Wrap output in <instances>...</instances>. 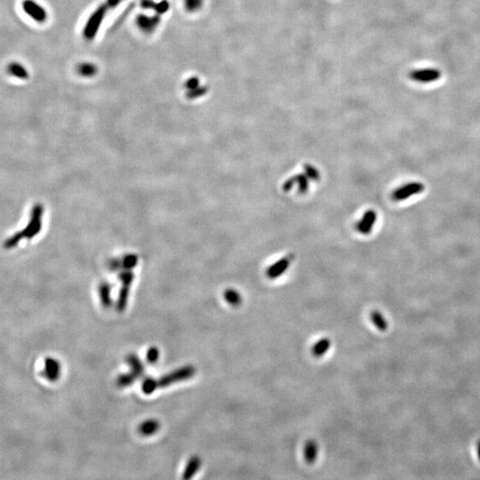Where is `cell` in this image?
Returning <instances> with one entry per match:
<instances>
[{
  "mask_svg": "<svg viewBox=\"0 0 480 480\" xmlns=\"http://www.w3.org/2000/svg\"><path fill=\"white\" fill-rule=\"evenodd\" d=\"M196 373V369L193 366H185V367H180L178 369L174 370L173 372L165 374L164 376L158 379V387L159 388H165V387L170 386L176 382L184 381L189 379L194 376Z\"/></svg>",
  "mask_w": 480,
  "mask_h": 480,
  "instance_id": "6da1fadb",
  "label": "cell"
},
{
  "mask_svg": "<svg viewBox=\"0 0 480 480\" xmlns=\"http://www.w3.org/2000/svg\"><path fill=\"white\" fill-rule=\"evenodd\" d=\"M424 190L425 186L424 184L420 182H412L395 188L391 193V199L395 202L404 201L412 198L414 195L423 193Z\"/></svg>",
  "mask_w": 480,
  "mask_h": 480,
  "instance_id": "7a4b0ae2",
  "label": "cell"
},
{
  "mask_svg": "<svg viewBox=\"0 0 480 480\" xmlns=\"http://www.w3.org/2000/svg\"><path fill=\"white\" fill-rule=\"evenodd\" d=\"M408 75L410 79L415 82L428 84L439 80L441 78V71L435 68H426L411 71Z\"/></svg>",
  "mask_w": 480,
  "mask_h": 480,
  "instance_id": "3957f363",
  "label": "cell"
},
{
  "mask_svg": "<svg viewBox=\"0 0 480 480\" xmlns=\"http://www.w3.org/2000/svg\"><path fill=\"white\" fill-rule=\"evenodd\" d=\"M22 7L24 13L28 14L31 19L36 21L37 23L41 24L47 20V11L34 0H24L22 3Z\"/></svg>",
  "mask_w": 480,
  "mask_h": 480,
  "instance_id": "277c9868",
  "label": "cell"
},
{
  "mask_svg": "<svg viewBox=\"0 0 480 480\" xmlns=\"http://www.w3.org/2000/svg\"><path fill=\"white\" fill-rule=\"evenodd\" d=\"M376 221L377 213L373 209H369L364 213L361 219L357 222V231L363 235H368L372 232Z\"/></svg>",
  "mask_w": 480,
  "mask_h": 480,
  "instance_id": "5b68a950",
  "label": "cell"
},
{
  "mask_svg": "<svg viewBox=\"0 0 480 480\" xmlns=\"http://www.w3.org/2000/svg\"><path fill=\"white\" fill-rule=\"evenodd\" d=\"M294 185H297L299 193H306L310 187V182L306 174H298L291 177L290 179L287 180L283 185V189L286 192H288L294 187Z\"/></svg>",
  "mask_w": 480,
  "mask_h": 480,
  "instance_id": "8992f818",
  "label": "cell"
},
{
  "mask_svg": "<svg viewBox=\"0 0 480 480\" xmlns=\"http://www.w3.org/2000/svg\"><path fill=\"white\" fill-rule=\"evenodd\" d=\"M293 257L291 255H287L278 260L275 264H271L268 269L266 270V275L270 279H275L282 276L287 271L290 264L292 263Z\"/></svg>",
  "mask_w": 480,
  "mask_h": 480,
  "instance_id": "52a82bcc",
  "label": "cell"
},
{
  "mask_svg": "<svg viewBox=\"0 0 480 480\" xmlns=\"http://www.w3.org/2000/svg\"><path fill=\"white\" fill-rule=\"evenodd\" d=\"M61 367L55 358H47L45 360L42 375L48 381H56L61 375Z\"/></svg>",
  "mask_w": 480,
  "mask_h": 480,
  "instance_id": "ba28073f",
  "label": "cell"
},
{
  "mask_svg": "<svg viewBox=\"0 0 480 480\" xmlns=\"http://www.w3.org/2000/svg\"><path fill=\"white\" fill-rule=\"evenodd\" d=\"M201 466V459L197 455H194L189 459L187 465L184 470L183 479L184 480H189L193 477Z\"/></svg>",
  "mask_w": 480,
  "mask_h": 480,
  "instance_id": "9c48e42d",
  "label": "cell"
},
{
  "mask_svg": "<svg viewBox=\"0 0 480 480\" xmlns=\"http://www.w3.org/2000/svg\"><path fill=\"white\" fill-rule=\"evenodd\" d=\"M319 454V446L314 440H308L304 447V458L309 464L315 462Z\"/></svg>",
  "mask_w": 480,
  "mask_h": 480,
  "instance_id": "30bf717a",
  "label": "cell"
},
{
  "mask_svg": "<svg viewBox=\"0 0 480 480\" xmlns=\"http://www.w3.org/2000/svg\"><path fill=\"white\" fill-rule=\"evenodd\" d=\"M7 71H8L10 75L13 76L16 79H19V80H25L28 78V71L20 62L14 61V62L9 63L7 66Z\"/></svg>",
  "mask_w": 480,
  "mask_h": 480,
  "instance_id": "8fae6325",
  "label": "cell"
},
{
  "mask_svg": "<svg viewBox=\"0 0 480 480\" xmlns=\"http://www.w3.org/2000/svg\"><path fill=\"white\" fill-rule=\"evenodd\" d=\"M160 428V424L155 419H149L141 423L138 430L143 436H151L155 434Z\"/></svg>",
  "mask_w": 480,
  "mask_h": 480,
  "instance_id": "7c38bea8",
  "label": "cell"
},
{
  "mask_svg": "<svg viewBox=\"0 0 480 480\" xmlns=\"http://www.w3.org/2000/svg\"><path fill=\"white\" fill-rule=\"evenodd\" d=\"M127 362L132 369V373L136 376L140 378L144 373V367L141 359L137 357L135 354H130L127 358Z\"/></svg>",
  "mask_w": 480,
  "mask_h": 480,
  "instance_id": "4fadbf2b",
  "label": "cell"
},
{
  "mask_svg": "<svg viewBox=\"0 0 480 480\" xmlns=\"http://www.w3.org/2000/svg\"><path fill=\"white\" fill-rule=\"evenodd\" d=\"M131 280H132L131 276H126L124 278L125 287H123V289L121 290V292H120V295H119L118 303H117V309L120 312L125 311L126 307H127V298H128V286L130 285Z\"/></svg>",
  "mask_w": 480,
  "mask_h": 480,
  "instance_id": "5bb4252c",
  "label": "cell"
},
{
  "mask_svg": "<svg viewBox=\"0 0 480 480\" xmlns=\"http://www.w3.org/2000/svg\"><path fill=\"white\" fill-rule=\"evenodd\" d=\"M331 347V341L328 338H323L316 343L312 348V355L316 358L324 356Z\"/></svg>",
  "mask_w": 480,
  "mask_h": 480,
  "instance_id": "9a60e30c",
  "label": "cell"
},
{
  "mask_svg": "<svg viewBox=\"0 0 480 480\" xmlns=\"http://www.w3.org/2000/svg\"><path fill=\"white\" fill-rule=\"evenodd\" d=\"M370 320L372 321L373 324L375 325L377 328L381 332H384L388 329V323H387L386 320L380 311H372L370 314Z\"/></svg>",
  "mask_w": 480,
  "mask_h": 480,
  "instance_id": "2e32d148",
  "label": "cell"
},
{
  "mask_svg": "<svg viewBox=\"0 0 480 480\" xmlns=\"http://www.w3.org/2000/svg\"><path fill=\"white\" fill-rule=\"evenodd\" d=\"M224 298L231 306L238 307L242 304V296L240 293L234 289H228L224 293Z\"/></svg>",
  "mask_w": 480,
  "mask_h": 480,
  "instance_id": "e0dca14e",
  "label": "cell"
},
{
  "mask_svg": "<svg viewBox=\"0 0 480 480\" xmlns=\"http://www.w3.org/2000/svg\"><path fill=\"white\" fill-rule=\"evenodd\" d=\"M135 379H136V376L132 372L128 373H123L117 378V385L119 388H126V387L130 386L135 381Z\"/></svg>",
  "mask_w": 480,
  "mask_h": 480,
  "instance_id": "ac0fdd59",
  "label": "cell"
},
{
  "mask_svg": "<svg viewBox=\"0 0 480 480\" xmlns=\"http://www.w3.org/2000/svg\"><path fill=\"white\" fill-rule=\"evenodd\" d=\"M158 388H159L158 387V381L156 379H153L151 377L146 378L141 384V390L143 391V393L146 395H151V393H153Z\"/></svg>",
  "mask_w": 480,
  "mask_h": 480,
  "instance_id": "d6986e66",
  "label": "cell"
},
{
  "mask_svg": "<svg viewBox=\"0 0 480 480\" xmlns=\"http://www.w3.org/2000/svg\"><path fill=\"white\" fill-rule=\"evenodd\" d=\"M304 174H306L308 178L312 182H319L320 179V174L319 170L310 164L304 165Z\"/></svg>",
  "mask_w": 480,
  "mask_h": 480,
  "instance_id": "ffe728a7",
  "label": "cell"
},
{
  "mask_svg": "<svg viewBox=\"0 0 480 480\" xmlns=\"http://www.w3.org/2000/svg\"><path fill=\"white\" fill-rule=\"evenodd\" d=\"M101 300L104 307H109L111 305V299L109 296V287L108 286H103L101 287Z\"/></svg>",
  "mask_w": 480,
  "mask_h": 480,
  "instance_id": "44dd1931",
  "label": "cell"
},
{
  "mask_svg": "<svg viewBox=\"0 0 480 480\" xmlns=\"http://www.w3.org/2000/svg\"><path fill=\"white\" fill-rule=\"evenodd\" d=\"M160 350L157 347H151L147 352V361L150 364H155L160 358Z\"/></svg>",
  "mask_w": 480,
  "mask_h": 480,
  "instance_id": "7402d4cb",
  "label": "cell"
},
{
  "mask_svg": "<svg viewBox=\"0 0 480 480\" xmlns=\"http://www.w3.org/2000/svg\"><path fill=\"white\" fill-rule=\"evenodd\" d=\"M478 451H479V455H480V445H479V448H478Z\"/></svg>",
  "mask_w": 480,
  "mask_h": 480,
  "instance_id": "603a6c76",
  "label": "cell"
}]
</instances>
